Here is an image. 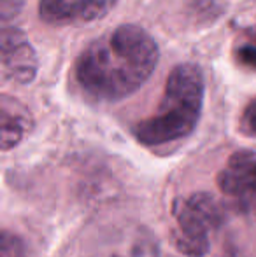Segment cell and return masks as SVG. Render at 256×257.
<instances>
[{"instance_id": "2", "label": "cell", "mask_w": 256, "mask_h": 257, "mask_svg": "<svg viewBox=\"0 0 256 257\" xmlns=\"http://www.w3.org/2000/svg\"><path fill=\"white\" fill-rule=\"evenodd\" d=\"M205 77L197 63H179L168 74L156 112L135 122L132 135L146 147L168 146L190 137L200 121Z\"/></svg>"}, {"instance_id": "1", "label": "cell", "mask_w": 256, "mask_h": 257, "mask_svg": "<svg viewBox=\"0 0 256 257\" xmlns=\"http://www.w3.org/2000/svg\"><path fill=\"white\" fill-rule=\"evenodd\" d=\"M158 61L160 49L153 35L137 25H120L82 49L74 75L90 98L113 103L146 84Z\"/></svg>"}, {"instance_id": "9", "label": "cell", "mask_w": 256, "mask_h": 257, "mask_svg": "<svg viewBox=\"0 0 256 257\" xmlns=\"http://www.w3.org/2000/svg\"><path fill=\"white\" fill-rule=\"evenodd\" d=\"M2 257H27L21 238L9 233L7 229L2 233Z\"/></svg>"}, {"instance_id": "4", "label": "cell", "mask_w": 256, "mask_h": 257, "mask_svg": "<svg viewBox=\"0 0 256 257\" xmlns=\"http://www.w3.org/2000/svg\"><path fill=\"white\" fill-rule=\"evenodd\" d=\"M223 194L232 198L242 213L256 219V153L237 151L216 177Z\"/></svg>"}, {"instance_id": "11", "label": "cell", "mask_w": 256, "mask_h": 257, "mask_svg": "<svg viewBox=\"0 0 256 257\" xmlns=\"http://www.w3.org/2000/svg\"><path fill=\"white\" fill-rule=\"evenodd\" d=\"M242 126L247 133L256 137V98L253 102H249V105L246 107L242 114Z\"/></svg>"}, {"instance_id": "10", "label": "cell", "mask_w": 256, "mask_h": 257, "mask_svg": "<svg viewBox=\"0 0 256 257\" xmlns=\"http://www.w3.org/2000/svg\"><path fill=\"white\" fill-rule=\"evenodd\" d=\"M237 60L240 61L242 65L249 68H254L256 70V46L251 44H244L237 49Z\"/></svg>"}, {"instance_id": "8", "label": "cell", "mask_w": 256, "mask_h": 257, "mask_svg": "<svg viewBox=\"0 0 256 257\" xmlns=\"http://www.w3.org/2000/svg\"><path fill=\"white\" fill-rule=\"evenodd\" d=\"M28 119L11 110L6 98L2 102V151H9L21 142L28 130Z\"/></svg>"}, {"instance_id": "6", "label": "cell", "mask_w": 256, "mask_h": 257, "mask_svg": "<svg viewBox=\"0 0 256 257\" xmlns=\"http://www.w3.org/2000/svg\"><path fill=\"white\" fill-rule=\"evenodd\" d=\"M118 0H41L39 18L49 25L92 23L104 18Z\"/></svg>"}, {"instance_id": "12", "label": "cell", "mask_w": 256, "mask_h": 257, "mask_svg": "<svg viewBox=\"0 0 256 257\" xmlns=\"http://www.w3.org/2000/svg\"><path fill=\"white\" fill-rule=\"evenodd\" d=\"M254 37H256V28H254Z\"/></svg>"}, {"instance_id": "7", "label": "cell", "mask_w": 256, "mask_h": 257, "mask_svg": "<svg viewBox=\"0 0 256 257\" xmlns=\"http://www.w3.org/2000/svg\"><path fill=\"white\" fill-rule=\"evenodd\" d=\"M156 240L144 229H132L111 240L109 247L100 257H154Z\"/></svg>"}, {"instance_id": "3", "label": "cell", "mask_w": 256, "mask_h": 257, "mask_svg": "<svg viewBox=\"0 0 256 257\" xmlns=\"http://www.w3.org/2000/svg\"><path fill=\"white\" fill-rule=\"evenodd\" d=\"M178 222L176 247L188 257H204L211 247V234L223 226V205L209 193H193L174 205Z\"/></svg>"}, {"instance_id": "5", "label": "cell", "mask_w": 256, "mask_h": 257, "mask_svg": "<svg viewBox=\"0 0 256 257\" xmlns=\"http://www.w3.org/2000/svg\"><path fill=\"white\" fill-rule=\"evenodd\" d=\"M2 74L16 84H30L39 70V60L34 46L25 34L14 27L2 28Z\"/></svg>"}]
</instances>
